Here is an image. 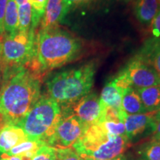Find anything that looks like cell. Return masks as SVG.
<instances>
[{"instance_id": "cell-7", "label": "cell", "mask_w": 160, "mask_h": 160, "mask_svg": "<svg viewBox=\"0 0 160 160\" xmlns=\"http://www.w3.org/2000/svg\"><path fill=\"white\" fill-rule=\"evenodd\" d=\"M62 117L53 135L48 140V145L56 149L71 148L88 128L72 113L69 107H61Z\"/></svg>"}, {"instance_id": "cell-9", "label": "cell", "mask_w": 160, "mask_h": 160, "mask_svg": "<svg viewBox=\"0 0 160 160\" xmlns=\"http://www.w3.org/2000/svg\"><path fill=\"white\" fill-rule=\"evenodd\" d=\"M155 113L125 116L124 123L125 133L130 142H137L140 139L152 136L154 131Z\"/></svg>"}, {"instance_id": "cell-33", "label": "cell", "mask_w": 160, "mask_h": 160, "mask_svg": "<svg viewBox=\"0 0 160 160\" xmlns=\"http://www.w3.org/2000/svg\"><path fill=\"white\" fill-rule=\"evenodd\" d=\"M16 2H17V5H22L28 2V0H16Z\"/></svg>"}, {"instance_id": "cell-31", "label": "cell", "mask_w": 160, "mask_h": 160, "mask_svg": "<svg viewBox=\"0 0 160 160\" xmlns=\"http://www.w3.org/2000/svg\"><path fill=\"white\" fill-rule=\"evenodd\" d=\"M81 159L82 160H127L126 157L124 155H121L119 156V157H117L111 159H92V158H83V157H81Z\"/></svg>"}, {"instance_id": "cell-13", "label": "cell", "mask_w": 160, "mask_h": 160, "mask_svg": "<svg viewBox=\"0 0 160 160\" xmlns=\"http://www.w3.org/2000/svg\"><path fill=\"white\" fill-rule=\"evenodd\" d=\"M137 57L151 65L160 77V38L146 39Z\"/></svg>"}, {"instance_id": "cell-22", "label": "cell", "mask_w": 160, "mask_h": 160, "mask_svg": "<svg viewBox=\"0 0 160 160\" xmlns=\"http://www.w3.org/2000/svg\"><path fill=\"white\" fill-rule=\"evenodd\" d=\"M48 0H28L33 10V29L37 28L39 23L41 22L46 7Z\"/></svg>"}, {"instance_id": "cell-16", "label": "cell", "mask_w": 160, "mask_h": 160, "mask_svg": "<svg viewBox=\"0 0 160 160\" xmlns=\"http://www.w3.org/2000/svg\"><path fill=\"white\" fill-rule=\"evenodd\" d=\"M147 113H153L160 109V85L137 89Z\"/></svg>"}, {"instance_id": "cell-19", "label": "cell", "mask_w": 160, "mask_h": 160, "mask_svg": "<svg viewBox=\"0 0 160 160\" xmlns=\"http://www.w3.org/2000/svg\"><path fill=\"white\" fill-rule=\"evenodd\" d=\"M4 30L5 37L13 36L19 31L18 5L16 0H8L4 17Z\"/></svg>"}, {"instance_id": "cell-2", "label": "cell", "mask_w": 160, "mask_h": 160, "mask_svg": "<svg viewBox=\"0 0 160 160\" xmlns=\"http://www.w3.org/2000/svg\"><path fill=\"white\" fill-rule=\"evenodd\" d=\"M82 50L79 40L59 27L39 30L35 37V53L27 66L41 77L46 72L71 62Z\"/></svg>"}, {"instance_id": "cell-26", "label": "cell", "mask_w": 160, "mask_h": 160, "mask_svg": "<svg viewBox=\"0 0 160 160\" xmlns=\"http://www.w3.org/2000/svg\"><path fill=\"white\" fill-rule=\"evenodd\" d=\"M7 3L8 0H0V41H2L5 37V30H4V17H5Z\"/></svg>"}, {"instance_id": "cell-32", "label": "cell", "mask_w": 160, "mask_h": 160, "mask_svg": "<svg viewBox=\"0 0 160 160\" xmlns=\"http://www.w3.org/2000/svg\"><path fill=\"white\" fill-rule=\"evenodd\" d=\"M3 79V69L2 67L1 64H0V88H1L2 82Z\"/></svg>"}, {"instance_id": "cell-37", "label": "cell", "mask_w": 160, "mask_h": 160, "mask_svg": "<svg viewBox=\"0 0 160 160\" xmlns=\"http://www.w3.org/2000/svg\"><path fill=\"white\" fill-rule=\"evenodd\" d=\"M134 160H144V159H142V158H140V159H134Z\"/></svg>"}, {"instance_id": "cell-12", "label": "cell", "mask_w": 160, "mask_h": 160, "mask_svg": "<svg viewBox=\"0 0 160 160\" xmlns=\"http://www.w3.org/2000/svg\"><path fill=\"white\" fill-rule=\"evenodd\" d=\"M27 140H28V137L21 127L12 124H5L0 131V157Z\"/></svg>"}, {"instance_id": "cell-18", "label": "cell", "mask_w": 160, "mask_h": 160, "mask_svg": "<svg viewBox=\"0 0 160 160\" xmlns=\"http://www.w3.org/2000/svg\"><path fill=\"white\" fill-rule=\"evenodd\" d=\"M45 144V142L39 141V140H27V141L15 146L14 148L6 152L1 157L22 156L28 160H31L38 150Z\"/></svg>"}, {"instance_id": "cell-30", "label": "cell", "mask_w": 160, "mask_h": 160, "mask_svg": "<svg viewBox=\"0 0 160 160\" xmlns=\"http://www.w3.org/2000/svg\"><path fill=\"white\" fill-rule=\"evenodd\" d=\"M0 160H28L22 156H14V157H1Z\"/></svg>"}, {"instance_id": "cell-27", "label": "cell", "mask_w": 160, "mask_h": 160, "mask_svg": "<svg viewBox=\"0 0 160 160\" xmlns=\"http://www.w3.org/2000/svg\"><path fill=\"white\" fill-rule=\"evenodd\" d=\"M153 37L160 38V9L151 23Z\"/></svg>"}, {"instance_id": "cell-5", "label": "cell", "mask_w": 160, "mask_h": 160, "mask_svg": "<svg viewBox=\"0 0 160 160\" xmlns=\"http://www.w3.org/2000/svg\"><path fill=\"white\" fill-rule=\"evenodd\" d=\"M62 117L61 106L48 95H43L17 125L24 130L28 140L46 143L55 133Z\"/></svg>"}, {"instance_id": "cell-15", "label": "cell", "mask_w": 160, "mask_h": 160, "mask_svg": "<svg viewBox=\"0 0 160 160\" xmlns=\"http://www.w3.org/2000/svg\"><path fill=\"white\" fill-rule=\"evenodd\" d=\"M122 109L127 115L147 113L137 89L131 88L122 92Z\"/></svg>"}, {"instance_id": "cell-29", "label": "cell", "mask_w": 160, "mask_h": 160, "mask_svg": "<svg viewBox=\"0 0 160 160\" xmlns=\"http://www.w3.org/2000/svg\"><path fill=\"white\" fill-rule=\"evenodd\" d=\"M152 140L160 142V120H155L154 131L152 134Z\"/></svg>"}, {"instance_id": "cell-4", "label": "cell", "mask_w": 160, "mask_h": 160, "mask_svg": "<svg viewBox=\"0 0 160 160\" xmlns=\"http://www.w3.org/2000/svg\"><path fill=\"white\" fill-rule=\"evenodd\" d=\"M131 145L126 136L110 134L97 123L90 126L73 148L80 157L111 159L123 155Z\"/></svg>"}, {"instance_id": "cell-6", "label": "cell", "mask_w": 160, "mask_h": 160, "mask_svg": "<svg viewBox=\"0 0 160 160\" xmlns=\"http://www.w3.org/2000/svg\"><path fill=\"white\" fill-rule=\"evenodd\" d=\"M35 37V30L32 29L4 38L0 53L2 69L27 67L34 57Z\"/></svg>"}, {"instance_id": "cell-1", "label": "cell", "mask_w": 160, "mask_h": 160, "mask_svg": "<svg viewBox=\"0 0 160 160\" xmlns=\"http://www.w3.org/2000/svg\"><path fill=\"white\" fill-rule=\"evenodd\" d=\"M41 97V77L25 67L3 70L0 88V117L18 125Z\"/></svg>"}, {"instance_id": "cell-35", "label": "cell", "mask_w": 160, "mask_h": 160, "mask_svg": "<svg viewBox=\"0 0 160 160\" xmlns=\"http://www.w3.org/2000/svg\"><path fill=\"white\" fill-rule=\"evenodd\" d=\"M5 122L3 121L2 118L1 117H0V131H1V129L2 128V127L4 126V125H5Z\"/></svg>"}, {"instance_id": "cell-21", "label": "cell", "mask_w": 160, "mask_h": 160, "mask_svg": "<svg viewBox=\"0 0 160 160\" xmlns=\"http://www.w3.org/2000/svg\"><path fill=\"white\" fill-rule=\"evenodd\" d=\"M138 153L144 160H160V142L151 139L139 147Z\"/></svg>"}, {"instance_id": "cell-14", "label": "cell", "mask_w": 160, "mask_h": 160, "mask_svg": "<svg viewBox=\"0 0 160 160\" xmlns=\"http://www.w3.org/2000/svg\"><path fill=\"white\" fill-rule=\"evenodd\" d=\"M160 9V0H137L134 13L143 25H150Z\"/></svg>"}, {"instance_id": "cell-25", "label": "cell", "mask_w": 160, "mask_h": 160, "mask_svg": "<svg viewBox=\"0 0 160 160\" xmlns=\"http://www.w3.org/2000/svg\"><path fill=\"white\" fill-rule=\"evenodd\" d=\"M57 160H82L81 157L72 148L56 149Z\"/></svg>"}, {"instance_id": "cell-28", "label": "cell", "mask_w": 160, "mask_h": 160, "mask_svg": "<svg viewBox=\"0 0 160 160\" xmlns=\"http://www.w3.org/2000/svg\"><path fill=\"white\" fill-rule=\"evenodd\" d=\"M89 1H93V0H63V2L66 9L68 10V11H69L73 6L77 5L78 4L87 2Z\"/></svg>"}, {"instance_id": "cell-24", "label": "cell", "mask_w": 160, "mask_h": 160, "mask_svg": "<svg viewBox=\"0 0 160 160\" xmlns=\"http://www.w3.org/2000/svg\"><path fill=\"white\" fill-rule=\"evenodd\" d=\"M31 160H57L56 148L45 144L38 150Z\"/></svg>"}, {"instance_id": "cell-20", "label": "cell", "mask_w": 160, "mask_h": 160, "mask_svg": "<svg viewBox=\"0 0 160 160\" xmlns=\"http://www.w3.org/2000/svg\"><path fill=\"white\" fill-rule=\"evenodd\" d=\"M18 19H19V31L28 32L33 29L32 27L33 10L29 2L18 6Z\"/></svg>"}, {"instance_id": "cell-36", "label": "cell", "mask_w": 160, "mask_h": 160, "mask_svg": "<svg viewBox=\"0 0 160 160\" xmlns=\"http://www.w3.org/2000/svg\"><path fill=\"white\" fill-rule=\"evenodd\" d=\"M1 49H2V41H0V53H1Z\"/></svg>"}, {"instance_id": "cell-11", "label": "cell", "mask_w": 160, "mask_h": 160, "mask_svg": "<svg viewBox=\"0 0 160 160\" xmlns=\"http://www.w3.org/2000/svg\"><path fill=\"white\" fill-rule=\"evenodd\" d=\"M68 13L64 5L63 0H48L42 18L39 30H47L59 27Z\"/></svg>"}, {"instance_id": "cell-34", "label": "cell", "mask_w": 160, "mask_h": 160, "mask_svg": "<svg viewBox=\"0 0 160 160\" xmlns=\"http://www.w3.org/2000/svg\"><path fill=\"white\" fill-rule=\"evenodd\" d=\"M154 119L156 121H157V120H160V109L155 113Z\"/></svg>"}, {"instance_id": "cell-23", "label": "cell", "mask_w": 160, "mask_h": 160, "mask_svg": "<svg viewBox=\"0 0 160 160\" xmlns=\"http://www.w3.org/2000/svg\"><path fill=\"white\" fill-rule=\"evenodd\" d=\"M101 125L110 134L113 136H126L125 123L123 121H102Z\"/></svg>"}, {"instance_id": "cell-8", "label": "cell", "mask_w": 160, "mask_h": 160, "mask_svg": "<svg viewBox=\"0 0 160 160\" xmlns=\"http://www.w3.org/2000/svg\"><path fill=\"white\" fill-rule=\"evenodd\" d=\"M135 89L160 85V77L151 65L135 57L122 70Z\"/></svg>"}, {"instance_id": "cell-10", "label": "cell", "mask_w": 160, "mask_h": 160, "mask_svg": "<svg viewBox=\"0 0 160 160\" xmlns=\"http://www.w3.org/2000/svg\"><path fill=\"white\" fill-rule=\"evenodd\" d=\"M69 108L88 128L99 122L101 119L102 105L100 97L96 93H88Z\"/></svg>"}, {"instance_id": "cell-3", "label": "cell", "mask_w": 160, "mask_h": 160, "mask_svg": "<svg viewBox=\"0 0 160 160\" xmlns=\"http://www.w3.org/2000/svg\"><path fill=\"white\" fill-rule=\"evenodd\" d=\"M97 71L95 62L55 73L46 82L50 97L61 107H69L90 93Z\"/></svg>"}, {"instance_id": "cell-17", "label": "cell", "mask_w": 160, "mask_h": 160, "mask_svg": "<svg viewBox=\"0 0 160 160\" xmlns=\"http://www.w3.org/2000/svg\"><path fill=\"white\" fill-rule=\"evenodd\" d=\"M122 92L116 87L113 82H109L104 87L100 96L102 105L122 110Z\"/></svg>"}]
</instances>
